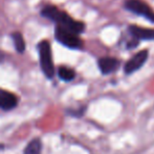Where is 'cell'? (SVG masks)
Wrapping results in <instances>:
<instances>
[{"label":"cell","instance_id":"obj_1","mask_svg":"<svg viewBox=\"0 0 154 154\" xmlns=\"http://www.w3.org/2000/svg\"><path fill=\"white\" fill-rule=\"evenodd\" d=\"M41 14L45 18H48L51 20L55 21L56 23H58V25H61V26L69 29V31H71L77 35L81 34V32L85 31V24L83 22L73 20L67 13L63 12V11L59 10V8L54 5L45 6L42 10V12H41Z\"/></svg>","mask_w":154,"mask_h":154},{"label":"cell","instance_id":"obj_2","mask_svg":"<svg viewBox=\"0 0 154 154\" xmlns=\"http://www.w3.org/2000/svg\"><path fill=\"white\" fill-rule=\"evenodd\" d=\"M39 55H40V64L43 73L48 79H53L55 75V66L53 62V55H51V44L48 41L43 40L38 46Z\"/></svg>","mask_w":154,"mask_h":154},{"label":"cell","instance_id":"obj_3","mask_svg":"<svg viewBox=\"0 0 154 154\" xmlns=\"http://www.w3.org/2000/svg\"><path fill=\"white\" fill-rule=\"evenodd\" d=\"M56 39L59 41L61 44L65 45L66 47L71 49H80L83 46V41L80 39L77 34L72 32L65 27L58 25L55 31Z\"/></svg>","mask_w":154,"mask_h":154},{"label":"cell","instance_id":"obj_4","mask_svg":"<svg viewBox=\"0 0 154 154\" xmlns=\"http://www.w3.org/2000/svg\"><path fill=\"white\" fill-rule=\"evenodd\" d=\"M125 8L129 12L144 17L147 20L154 23V12L146 2L142 0H128L125 2Z\"/></svg>","mask_w":154,"mask_h":154},{"label":"cell","instance_id":"obj_5","mask_svg":"<svg viewBox=\"0 0 154 154\" xmlns=\"http://www.w3.org/2000/svg\"><path fill=\"white\" fill-rule=\"evenodd\" d=\"M148 57L149 51L147 49H143V51H138L136 55H134L124 66V71H125L126 75H131L134 71L138 70L147 62Z\"/></svg>","mask_w":154,"mask_h":154},{"label":"cell","instance_id":"obj_6","mask_svg":"<svg viewBox=\"0 0 154 154\" xmlns=\"http://www.w3.org/2000/svg\"><path fill=\"white\" fill-rule=\"evenodd\" d=\"M19 99L14 93L0 89V109L4 111H10L18 105Z\"/></svg>","mask_w":154,"mask_h":154},{"label":"cell","instance_id":"obj_7","mask_svg":"<svg viewBox=\"0 0 154 154\" xmlns=\"http://www.w3.org/2000/svg\"><path fill=\"white\" fill-rule=\"evenodd\" d=\"M97 65H99L100 70L103 75H110V73L118 70V68L121 65V62L116 58L104 57L99 59Z\"/></svg>","mask_w":154,"mask_h":154},{"label":"cell","instance_id":"obj_8","mask_svg":"<svg viewBox=\"0 0 154 154\" xmlns=\"http://www.w3.org/2000/svg\"><path fill=\"white\" fill-rule=\"evenodd\" d=\"M129 32L133 38L138 40H154V29H143L137 25H130Z\"/></svg>","mask_w":154,"mask_h":154},{"label":"cell","instance_id":"obj_9","mask_svg":"<svg viewBox=\"0 0 154 154\" xmlns=\"http://www.w3.org/2000/svg\"><path fill=\"white\" fill-rule=\"evenodd\" d=\"M42 148L43 144L41 138L36 137L26 145L24 151H23V154H41L42 153Z\"/></svg>","mask_w":154,"mask_h":154},{"label":"cell","instance_id":"obj_10","mask_svg":"<svg viewBox=\"0 0 154 154\" xmlns=\"http://www.w3.org/2000/svg\"><path fill=\"white\" fill-rule=\"evenodd\" d=\"M58 75H59V78L62 81L70 82L75 78V72L73 69L69 68V67L61 66L58 69Z\"/></svg>","mask_w":154,"mask_h":154},{"label":"cell","instance_id":"obj_11","mask_svg":"<svg viewBox=\"0 0 154 154\" xmlns=\"http://www.w3.org/2000/svg\"><path fill=\"white\" fill-rule=\"evenodd\" d=\"M12 38H13V41H14V44H15V47H16L17 51L22 54L23 51H25V42H24V39H23L22 35L18 32H13Z\"/></svg>","mask_w":154,"mask_h":154},{"label":"cell","instance_id":"obj_12","mask_svg":"<svg viewBox=\"0 0 154 154\" xmlns=\"http://www.w3.org/2000/svg\"><path fill=\"white\" fill-rule=\"evenodd\" d=\"M83 112H84V109H80V110H67L66 113L68 116H83Z\"/></svg>","mask_w":154,"mask_h":154},{"label":"cell","instance_id":"obj_13","mask_svg":"<svg viewBox=\"0 0 154 154\" xmlns=\"http://www.w3.org/2000/svg\"><path fill=\"white\" fill-rule=\"evenodd\" d=\"M138 42H140V40H138V39L133 38V40H131L129 43H127V48H129V49L135 48V47L138 46V44H140Z\"/></svg>","mask_w":154,"mask_h":154}]
</instances>
